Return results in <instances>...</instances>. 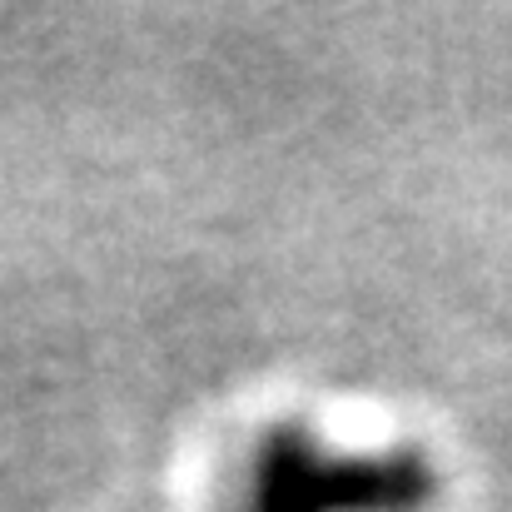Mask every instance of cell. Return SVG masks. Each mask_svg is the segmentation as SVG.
I'll return each instance as SVG.
<instances>
[{"instance_id": "6da1fadb", "label": "cell", "mask_w": 512, "mask_h": 512, "mask_svg": "<svg viewBox=\"0 0 512 512\" xmlns=\"http://www.w3.org/2000/svg\"><path fill=\"white\" fill-rule=\"evenodd\" d=\"M428 503L433 473L413 453L334 458L309 433H269L249 478V512H418Z\"/></svg>"}]
</instances>
